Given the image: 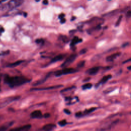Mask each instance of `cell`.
Returning a JSON list of instances; mask_svg holds the SVG:
<instances>
[{"mask_svg":"<svg viewBox=\"0 0 131 131\" xmlns=\"http://www.w3.org/2000/svg\"><path fill=\"white\" fill-rule=\"evenodd\" d=\"M30 80L24 76H10L6 75L4 77L5 83L11 88L22 86L30 81Z\"/></svg>","mask_w":131,"mask_h":131,"instance_id":"6da1fadb","label":"cell"},{"mask_svg":"<svg viewBox=\"0 0 131 131\" xmlns=\"http://www.w3.org/2000/svg\"><path fill=\"white\" fill-rule=\"evenodd\" d=\"M23 2L24 1H22V0H12L6 4H2L0 5V11L11 10L21 6Z\"/></svg>","mask_w":131,"mask_h":131,"instance_id":"7a4b0ae2","label":"cell"},{"mask_svg":"<svg viewBox=\"0 0 131 131\" xmlns=\"http://www.w3.org/2000/svg\"><path fill=\"white\" fill-rule=\"evenodd\" d=\"M77 71V70L75 69L71 68H66L63 69V70L56 71L54 73V75L57 77H59V76H61L62 75L74 73H75Z\"/></svg>","mask_w":131,"mask_h":131,"instance_id":"3957f363","label":"cell"},{"mask_svg":"<svg viewBox=\"0 0 131 131\" xmlns=\"http://www.w3.org/2000/svg\"><path fill=\"white\" fill-rule=\"evenodd\" d=\"M77 57V54H72L70 55L68 57H67L65 61L61 65V67L66 68L71 65L73 62Z\"/></svg>","mask_w":131,"mask_h":131,"instance_id":"277c9868","label":"cell"},{"mask_svg":"<svg viewBox=\"0 0 131 131\" xmlns=\"http://www.w3.org/2000/svg\"><path fill=\"white\" fill-rule=\"evenodd\" d=\"M18 99H19V97H12L6 99L4 101L0 104V109L4 108L5 106H6L9 104H10L13 101H15Z\"/></svg>","mask_w":131,"mask_h":131,"instance_id":"5b68a950","label":"cell"},{"mask_svg":"<svg viewBox=\"0 0 131 131\" xmlns=\"http://www.w3.org/2000/svg\"><path fill=\"white\" fill-rule=\"evenodd\" d=\"M31 127L30 124H26L25 125L22 126V127H17L11 129L9 131H27L29 130Z\"/></svg>","mask_w":131,"mask_h":131,"instance_id":"8992f818","label":"cell"},{"mask_svg":"<svg viewBox=\"0 0 131 131\" xmlns=\"http://www.w3.org/2000/svg\"><path fill=\"white\" fill-rule=\"evenodd\" d=\"M62 85H57V86H51L49 87H47V88H32L31 90L33 91H43V90H51V89H55L60 88L61 87Z\"/></svg>","mask_w":131,"mask_h":131,"instance_id":"52a82bcc","label":"cell"},{"mask_svg":"<svg viewBox=\"0 0 131 131\" xmlns=\"http://www.w3.org/2000/svg\"><path fill=\"white\" fill-rule=\"evenodd\" d=\"M30 116L32 118H41L42 117V113L40 110H35L32 112Z\"/></svg>","mask_w":131,"mask_h":131,"instance_id":"ba28073f","label":"cell"},{"mask_svg":"<svg viewBox=\"0 0 131 131\" xmlns=\"http://www.w3.org/2000/svg\"><path fill=\"white\" fill-rule=\"evenodd\" d=\"M66 56H67L66 54H60L57 55L53 58V59L51 60L50 62L53 63V62H55L58 61H61L64 59Z\"/></svg>","mask_w":131,"mask_h":131,"instance_id":"9c48e42d","label":"cell"},{"mask_svg":"<svg viewBox=\"0 0 131 131\" xmlns=\"http://www.w3.org/2000/svg\"><path fill=\"white\" fill-rule=\"evenodd\" d=\"M121 54L120 52H117V53H114L113 54H111L109 56H108L106 58V61L110 62V61H113L115 59H116L118 56H120Z\"/></svg>","mask_w":131,"mask_h":131,"instance_id":"30bf717a","label":"cell"},{"mask_svg":"<svg viewBox=\"0 0 131 131\" xmlns=\"http://www.w3.org/2000/svg\"><path fill=\"white\" fill-rule=\"evenodd\" d=\"M56 127V125L54 124H47L45 125L42 129L44 131H51Z\"/></svg>","mask_w":131,"mask_h":131,"instance_id":"8fae6325","label":"cell"},{"mask_svg":"<svg viewBox=\"0 0 131 131\" xmlns=\"http://www.w3.org/2000/svg\"><path fill=\"white\" fill-rule=\"evenodd\" d=\"M99 68L98 67H95L92 68L91 69H89L88 71H87V73L89 75H95L96 73H97V72L99 71Z\"/></svg>","mask_w":131,"mask_h":131,"instance_id":"7c38bea8","label":"cell"},{"mask_svg":"<svg viewBox=\"0 0 131 131\" xmlns=\"http://www.w3.org/2000/svg\"><path fill=\"white\" fill-rule=\"evenodd\" d=\"M111 78H112V75H110V74L105 76L104 77H103V78L100 80V81L99 82V83H98V84L96 85V87H97L98 85L99 86L100 84H104L105 83L106 81H108Z\"/></svg>","mask_w":131,"mask_h":131,"instance_id":"4fadbf2b","label":"cell"},{"mask_svg":"<svg viewBox=\"0 0 131 131\" xmlns=\"http://www.w3.org/2000/svg\"><path fill=\"white\" fill-rule=\"evenodd\" d=\"M13 122H9L0 127V131H6L13 124Z\"/></svg>","mask_w":131,"mask_h":131,"instance_id":"5bb4252c","label":"cell"},{"mask_svg":"<svg viewBox=\"0 0 131 131\" xmlns=\"http://www.w3.org/2000/svg\"><path fill=\"white\" fill-rule=\"evenodd\" d=\"M82 41V40L79 39V38L77 36H75L73 38L71 42V46H74L77 43H80Z\"/></svg>","mask_w":131,"mask_h":131,"instance_id":"9a60e30c","label":"cell"},{"mask_svg":"<svg viewBox=\"0 0 131 131\" xmlns=\"http://www.w3.org/2000/svg\"><path fill=\"white\" fill-rule=\"evenodd\" d=\"M23 61H17L14 62L13 63H11V64H9L8 65H7V67H9V68H14L16 67L17 66H18V65H20V64H21L23 62Z\"/></svg>","mask_w":131,"mask_h":131,"instance_id":"2e32d148","label":"cell"},{"mask_svg":"<svg viewBox=\"0 0 131 131\" xmlns=\"http://www.w3.org/2000/svg\"><path fill=\"white\" fill-rule=\"evenodd\" d=\"M51 73H48V74L45 77V79H41L40 80H38L36 82V83L35 84H34V85L35 86H36V85H40L41 84H43V82H44L48 78V77H49V76H50L51 75Z\"/></svg>","mask_w":131,"mask_h":131,"instance_id":"e0dca14e","label":"cell"},{"mask_svg":"<svg viewBox=\"0 0 131 131\" xmlns=\"http://www.w3.org/2000/svg\"><path fill=\"white\" fill-rule=\"evenodd\" d=\"M92 87V84L91 83H87L82 86V88L83 90H87L91 89Z\"/></svg>","mask_w":131,"mask_h":131,"instance_id":"ac0fdd59","label":"cell"},{"mask_svg":"<svg viewBox=\"0 0 131 131\" xmlns=\"http://www.w3.org/2000/svg\"><path fill=\"white\" fill-rule=\"evenodd\" d=\"M67 122L66 120H61V121H59V123H58V124H59V125H60L61 127H64V126H65L67 124Z\"/></svg>","mask_w":131,"mask_h":131,"instance_id":"d6986e66","label":"cell"},{"mask_svg":"<svg viewBox=\"0 0 131 131\" xmlns=\"http://www.w3.org/2000/svg\"><path fill=\"white\" fill-rule=\"evenodd\" d=\"M74 88H75V87H74V86H72V87H69V88H66V89H63L62 90H61V93H64V92L70 91V90H71L72 89H74Z\"/></svg>","mask_w":131,"mask_h":131,"instance_id":"ffe728a7","label":"cell"},{"mask_svg":"<svg viewBox=\"0 0 131 131\" xmlns=\"http://www.w3.org/2000/svg\"><path fill=\"white\" fill-rule=\"evenodd\" d=\"M96 109V108H92L89 110H86L85 112H84V113L85 114H89L91 112H93L94 111H95V110Z\"/></svg>","mask_w":131,"mask_h":131,"instance_id":"44dd1931","label":"cell"},{"mask_svg":"<svg viewBox=\"0 0 131 131\" xmlns=\"http://www.w3.org/2000/svg\"><path fill=\"white\" fill-rule=\"evenodd\" d=\"M122 16H120L119 18H118V20L117 21V22H116V24H115V26L117 27V26H119L120 24L121 23V20H122Z\"/></svg>","mask_w":131,"mask_h":131,"instance_id":"7402d4cb","label":"cell"},{"mask_svg":"<svg viewBox=\"0 0 131 131\" xmlns=\"http://www.w3.org/2000/svg\"><path fill=\"white\" fill-rule=\"evenodd\" d=\"M9 53V51H2L0 50V56H4L8 54Z\"/></svg>","mask_w":131,"mask_h":131,"instance_id":"603a6c76","label":"cell"},{"mask_svg":"<svg viewBox=\"0 0 131 131\" xmlns=\"http://www.w3.org/2000/svg\"><path fill=\"white\" fill-rule=\"evenodd\" d=\"M85 64V61H80L79 62L78 64H77V67L78 68H81L82 67H84V66Z\"/></svg>","mask_w":131,"mask_h":131,"instance_id":"cb8c5ba5","label":"cell"},{"mask_svg":"<svg viewBox=\"0 0 131 131\" xmlns=\"http://www.w3.org/2000/svg\"><path fill=\"white\" fill-rule=\"evenodd\" d=\"M61 38L62 39V40L63 41V42H64L65 43H68V38L67 36H61Z\"/></svg>","mask_w":131,"mask_h":131,"instance_id":"d4e9b609","label":"cell"},{"mask_svg":"<svg viewBox=\"0 0 131 131\" xmlns=\"http://www.w3.org/2000/svg\"><path fill=\"white\" fill-rule=\"evenodd\" d=\"M35 42L37 44H43L44 43V41L43 39H37L35 41Z\"/></svg>","mask_w":131,"mask_h":131,"instance_id":"484cf974","label":"cell"},{"mask_svg":"<svg viewBox=\"0 0 131 131\" xmlns=\"http://www.w3.org/2000/svg\"><path fill=\"white\" fill-rule=\"evenodd\" d=\"M4 32V28L0 25V36Z\"/></svg>","mask_w":131,"mask_h":131,"instance_id":"4316f807","label":"cell"},{"mask_svg":"<svg viewBox=\"0 0 131 131\" xmlns=\"http://www.w3.org/2000/svg\"><path fill=\"white\" fill-rule=\"evenodd\" d=\"M87 52V50L86 49H82L80 51V54H85V53Z\"/></svg>","mask_w":131,"mask_h":131,"instance_id":"83f0119b","label":"cell"},{"mask_svg":"<svg viewBox=\"0 0 131 131\" xmlns=\"http://www.w3.org/2000/svg\"><path fill=\"white\" fill-rule=\"evenodd\" d=\"M64 112L65 113H66L67 114H68V115H69V114H71V112L69 110H68V109H65L64 110Z\"/></svg>","mask_w":131,"mask_h":131,"instance_id":"f1b7e54d","label":"cell"},{"mask_svg":"<svg viewBox=\"0 0 131 131\" xmlns=\"http://www.w3.org/2000/svg\"><path fill=\"white\" fill-rule=\"evenodd\" d=\"M75 116H76V117H80V116H82V113L80 112L78 113H76L75 114Z\"/></svg>","mask_w":131,"mask_h":131,"instance_id":"f546056e","label":"cell"},{"mask_svg":"<svg viewBox=\"0 0 131 131\" xmlns=\"http://www.w3.org/2000/svg\"><path fill=\"white\" fill-rule=\"evenodd\" d=\"M50 116V114L49 113H46L45 114H44V117L46 118L49 117Z\"/></svg>","mask_w":131,"mask_h":131,"instance_id":"4dcf8cb0","label":"cell"},{"mask_svg":"<svg viewBox=\"0 0 131 131\" xmlns=\"http://www.w3.org/2000/svg\"><path fill=\"white\" fill-rule=\"evenodd\" d=\"M64 17H65V14L61 13V14L59 16V17L61 20V19H62V18H64Z\"/></svg>","mask_w":131,"mask_h":131,"instance_id":"1f68e13d","label":"cell"},{"mask_svg":"<svg viewBox=\"0 0 131 131\" xmlns=\"http://www.w3.org/2000/svg\"><path fill=\"white\" fill-rule=\"evenodd\" d=\"M66 19L65 18H62V19H61V24H64L66 22Z\"/></svg>","mask_w":131,"mask_h":131,"instance_id":"d6a6232c","label":"cell"},{"mask_svg":"<svg viewBox=\"0 0 131 131\" xmlns=\"http://www.w3.org/2000/svg\"><path fill=\"white\" fill-rule=\"evenodd\" d=\"M131 11L129 10V11L127 12V17H131Z\"/></svg>","mask_w":131,"mask_h":131,"instance_id":"836d02e7","label":"cell"},{"mask_svg":"<svg viewBox=\"0 0 131 131\" xmlns=\"http://www.w3.org/2000/svg\"><path fill=\"white\" fill-rule=\"evenodd\" d=\"M43 3L44 4V5H48V1H47V0H44V1L43 2Z\"/></svg>","mask_w":131,"mask_h":131,"instance_id":"e575fe53","label":"cell"},{"mask_svg":"<svg viewBox=\"0 0 131 131\" xmlns=\"http://www.w3.org/2000/svg\"><path fill=\"white\" fill-rule=\"evenodd\" d=\"M131 61V59H129L128 60L124 61L123 62V64H125V63H126V62H129V61Z\"/></svg>","mask_w":131,"mask_h":131,"instance_id":"d590c367","label":"cell"},{"mask_svg":"<svg viewBox=\"0 0 131 131\" xmlns=\"http://www.w3.org/2000/svg\"><path fill=\"white\" fill-rule=\"evenodd\" d=\"M5 2V1H0V5H1L3 3Z\"/></svg>","mask_w":131,"mask_h":131,"instance_id":"8d00e7d4","label":"cell"},{"mask_svg":"<svg viewBox=\"0 0 131 131\" xmlns=\"http://www.w3.org/2000/svg\"><path fill=\"white\" fill-rule=\"evenodd\" d=\"M75 18H76V17H72V18L71 19V20H72V21H73V19H74V20H75Z\"/></svg>","mask_w":131,"mask_h":131,"instance_id":"74e56055","label":"cell"},{"mask_svg":"<svg viewBox=\"0 0 131 131\" xmlns=\"http://www.w3.org/2000/svg\"><path fill=\"white\" fill-rule=\"evenodd\" d=\"M128 68L129 69V70H131V66H129V67H128Z\"/></svg>","mask_w":131,"mask_h":131,"instance_id":"f35d334b","label":"cell"}]
</instances>
